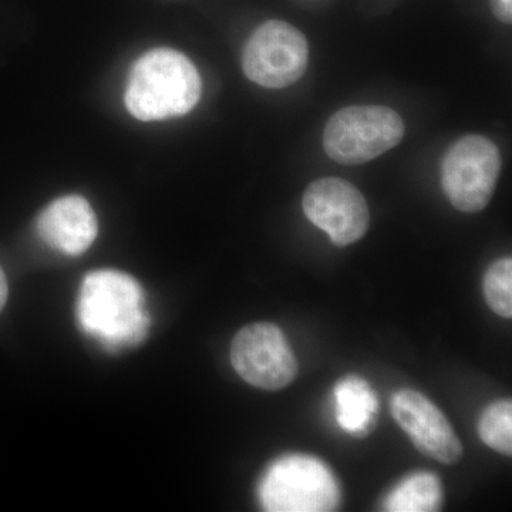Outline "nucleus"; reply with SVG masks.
Here are the masks:
<instances>
[{"mask_svg": "<svg viewBox=\"0 0 512 512\" xmlns=\"http://www.w3.org/2000/svg\"><path fill=\"white\" fill-rule=\"evenodd\" d=\"M77 319L86 335L109 350L138 345L150 328L143 289L119 271H96L84 278Z\"/></svg>", "mask_w": 512, "mask_h": 512, "instance_id": "f257e3e1", "label": "nucleus"}, {"mask_svg": "<svg viewBox=\"0 0 512 512\" xmlns=\"http://www.w3.org/2000/svg\"><path fill=\"white\" fill-rule=\"evenodd\" d=\"M201 90L200 73L187 56L173 49H154L131 67L124 101L137 120H167L190 113L201 99Z\"/></svg>", "mask_w": 512, "mask_h": 512, "instance_id": "f03ea898", "label": "nucleus"}, {"mask_svg": "<svg viewBox=\"0 0 512 512\" xmlns=\"http://www.w3.org/2000/svg\"><path fill=\"white\" fill-rule=\"evenodd\" d=\"M258 497L269 512H328L338 510L342 495L338 478L322 460L286 454L266 468Z\"/></svg>", "mask_w": 512, "mask_h": 512, "instance_id": "7ed1b4c3", "label": "nucleus"}, {"mask_svg": "<svg viewBox=\"0 0 512 512\" xmlns=\"http://www.w3.org/2000/svg\"><path fill=\"white\" fill-rule=\"evenodd\" d=\"M404 137L396 111L383 106H352L333 114L323 131V148L339 164H365L392 150Z\"/></svg>", "mask_w": 512, "mask_h": 512, "instance_id": "20e7f679", "label": "nucleus"}, {"mask_svg": "<svg viewBox=\"0 0 512 512\" xmlns=\"http://www.w3.org/2000/svg\"><path fill=\"white\" fill-rule=\"evenodd\" d=\"M501 163L490 138L471 134L457 140L441 164V185L451 205L467 214L483 211L493 198Z\"/></svg>", "mask_w": 512, "mask_h": 512, "instance_id": "39448f33", "label": "nucleus"}, {"mask_svg": "<svg viewBox=\"0 0 512 512\" xmlns=\"http://www.w3.org/2000/svg\"><path fill=\"white\" fill-rule=\"evenodd\" d=\"M308 60L309 45L303 33L282 20H268L249 37L242 69L259 86L284 89L301 79Z\"/></svg>", "mask_w": 512, "mask_h": 512, "instance_id": "423d86ee", "label": "nucleus"}, {"mask_svg": "<svg viewBox=\"0 0 512 512\" xmlns=\"http://www.w3.org/2000/svg\"><path fill=\"white\" fill-rule=\"evenodd\" d=\"M231 363L241 379L258 389H285L296 379L298 360L274 323H252L232 340Z\"/></svg>", "mask_w": 512, "mask_h": 512, "instance_id": "0eeeda50", "label": "nucleus"}, {"mask_svg": "<svg viewBox=\"0 0 512 512\" xmlns=\"http://www.w3.org/2000/svg\"><path fill=\"white\" fill-rule=\"evenodd\" d=\"M308 220L329 235L336 247H348L365 237L370 212L365 197L342 178L313 181L302 200Z\"/></svg>", "mask_w": 512, "mask_h": 512, "instance_id": "6e6552de", "label": "nucleus"}, {"mask_svg": "<svg viewBox=\"0 0 512 512\" xmlns=\"http://www.w3.org/2000/svg\"><path fill=\"white\" fill-rule=\"evenodd\" d=\"M390 409L414 447L426 457L446 466H454L463 458V444L439 407L412 389L393 394Z\"/></svg>", "mask_w": 512, "mask_h": 512, "instance_id": "1a4fd4ad", "label": "nucleus"}, {"mask_svg": "<svg viewBox=\"0 0 512 512\" xmlns=\"http://www.w3.org/2000/svg\"><path fill=\"white\" fill-rule=\"evenodd\" d=\"M99 224L92 205L79 195H66L47 205L37 218V234L60 254L82 255L96 241Z\"/></svg>", "mask_w": 512, "mask_h": 512, "instance_id": "9d476101", "label": "nucleus"}, {"mask_svg": "<svg viewBox=\"0 0 512 512\" xmlns=\"http://www.w3.org/2000/svg\"><path fill=\"white\" fill-rule=\"evenodd\" d=\"M335 413L340 429L355 439H365L376 429L379 402L365 379L349 375L335 386Z\"/></svg>", "mask_w": 512, "mask_h": 512, "instance_id": "9b49d317", "label": "nucleus"}, {"mask_svg": "<svg viewBox=\"0 0 512 512\" xmlns=\"http://www.w3.org/2000/svg\"><path fill=\"white\" fill-rule=\"evenodd\" d=\"M443 503L440 478L433 473L410 474L386 495L383 510L390 512L439 511Z\"/></svg>", "mask_w": 512, "mask_h": 512, "instance_id": "f8f14e48", "label": "nucleus"}, {"mask_svg": "<svg viewBox=\"0 0 512 512\" xmlns=\"http://www.w3.org/2000/svg\"><path fill=\"white\" fill-rule=\"evenodd\" d=\"M478 434L485 446L503 456H512V403L501 399L485 407L478 421Z\"/></svg>", "mask_w": 512, "mask_h": 512, "instance_id": "ddd939ff", "label": "nucleus"}, {"mask_svg": "<svg viewBox=\"0 0 512 512\" xmlns=\"http://www.w3.org/2000/svg\"><path fill=\"white\" fill-rule=\"evenodd\" d=\"M485 301L501 318H512V259L501 258L487 269L483 282Z\"/></svg>", "mask_w": 512, "mask_h": 512, "instance_id": "4468645a", "label": "nucleus"}, {"mask_svg": "<svg viewBox=\"0 0 512 512\" xmlns=\"http://www.w3.org/2000/svg\"><path fill=\"white\" fill-rule=\"evenodd\" d=\"M491 9L495 18L503 23L512 22V0H491Z\"/></svg>", "mask_w": 512, "mask_h": 512, "instance_id": "2eb2a0df", "label": "nucleus"}, {"mask_svg": "<svg viewBox=\"0 0 512 512\" xmlns=\"http://www.w3.org/2000/svg\"><path fill=\"white\" fill-rule=\"evenodd\" d=\"M9 296V286L8 279H6L5 272L0 268V312L3 311V308L6 306V302H8Z\"/></svg>", "mask_w": 512, "mask_h": 512, "instance_id": "dca6fc26", "label": "nucleus"}]
</instances>
